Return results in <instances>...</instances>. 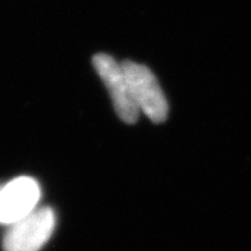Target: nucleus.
<instances>
[{
	"label": "nucleus",
	"mask_w": 251,
	"mask_h": 251,
	"mask_svg": "<svg viewBox=\"0 0 251 251\" xmlns=\"http://www.w3.org/2000/svg\"><path fill=\"white\" fill-rule=\"evenodd\" d=\"M121 64L140 112L146 114L152 122L165 121L168 116V102L154 73L146 66L131 60H126Z\"/></svg>",
	"instance_id": "f257e3e1"
},
{
	"label": "nucleus",
	"mask_w": 251,
	"mask_h": 251,
	"mask_svg": "<svg viewBox=\"0 0 251 251\" xmlns=\"http://www.w3.org/2000/svg\"><path fill=\"white\" fill-rule=\"evenodd\" d=\"M41 196L36 179L18 177L0 186V223L13 225L32 213Z\"/></svg>",
	"instance_id": "20e7f679"
},
{
	"label": "nucleus",
	"mask_w": 251,
	"mask_h": 251,
	"mask_svg": "<svg viewBox=\"0 0 251 251\" xmlns=\"http://www.w3.org/2000/svg\"><path fill=\"white\" fill-rule=\"evenodd\" d=\"M93 62L96 72L109 91L113 105L119 118L127 123H135L141 112L133 100L122 64L117 63L108 54H96Z\"/></svg>",
	"instance_id": "7ed1b4c3"
},
{
	"label": "nucleus",
	"mask_w": 251,
	"mask_h": 251,
	"mask_svg": "<svg viewBox=\"0 0 251 251\" xmlns=\"http://www.w3.org/2000/svg\"><path fill=\"white\" fill-rule=\"evenodd\" d=\"M55 222V213L51 208L35 209L10 225L4 236V251H39L53 235Z\"/></svg>",
	"instance_id": "f03ea898"
}]
</instances>
